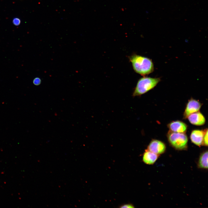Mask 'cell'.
<instances>
[{"instance_id":"12","label":"cell","mask_w":208,"mask_h":208,"mask_svg":"<svg viewBox=\"0 0 208 208\" xmlns=\"http://www.w3.org/2000/svg\"><path fill=\"white\" fill-rule=\"evenodd\" d=\"M41 79L38 77L35 78L33 80V83L36 86H38L40 85L41 83Z\"/></svg>"},{"instance_id":"5","label":"cell","mask_w":208,"mask_h":208,"mask_svg":"<svg viewBox=\"0 0 208 208\" xmlns=\"http://www.w3.org/2000/svg\"><path fill=\"white\" fill-rule=\"evenodd\" d=\"M166 148V146L163 142L156 139L152 140L147 147V150L158 155L164 153Z\"/></svg>"},{"instance_id":"11","label":"cell","mask_w":208,"mask_h":208,"mask_svg":"<svg viewBox=\"0 0 208 208\" xmlns=\"http://www.w3.org/2000/svg\"><path fill=\"white\" fill-rule=\"evenodd\" d=\"M208 129H207L205 130L202 144V145L206 146H207L208 145Z\"/></svg>"},{"instance_id":"1","label":"cell","mask_w":208,"mask_h":208,"mask_svg":"<svg viewBox=\"0 0 208 208\" xmlns=\"http://www.w3.org/2000/svg\"><path fill=\"white\" fill-rule=\"evenodd\" d=\"M129 58L137 73L145 76L153 71L154 64L150 59L135 54L129 56Z\"/></svg>"},{"instance_id":"8","label":"cell","mask_w":208,"mask_h":208,"mask_svg":"<svg viewBox=\"0 0 208 208\" xmlns=\"http://www.w3.org/2000/svg\"><path fill=\"white\" fill-rule=\"evenodd\" d=\"M204 133L205 130L195 129L192 131L190 135L191 142L198 146L202 145Z\"/></svg>"},{"instance_id":"3","label":"cell","mask_w":208,"mask_h":208,"mask_svg":"<svg viewBox=\"0 0 208 208\" xmlns=\"http://www.w3.org/2000/svg\"><path fill=\"white\" fill-rule=\"evenodd\" d=\"M168 141L174 148L178 150H183L187 147L188 138L185 133H177L169 131L167 134Z\"/></svg>"},{"instance_id":"4","label":"cell","mask_w":208,"mask_h":208,"mask_svg":"<svg viewBox=\"0 0 208 208\" xmlns=\"http://www.w3.org/2000/svg\"><path fill=\"white\" fill-rule=\"evenodd\" d=\"M201 106L202 104L199 101L191 98L186 105L183 113V118L185 119L191 114L198 111Z\"/></svg>"},{"instance_id":"7","label":"cell","mask_w":208,"mask_h":208,"mask_svg":"<svg viewBox=\"0 0 208 208\" xmlns=\"http://www.w3.org/2000/svg\"><path fill=\"white\" fill-rule=\"evenodd\" d=\"M187 118L191 124L196 126L203 125L206 121L204 115L199 111L191 114Z\"/></svg>"},{"instance_id":"9","label":"cell","mask_w":208,"mask_h":208,"mask_svg":"<svg viewBox=\"0 0 208 208\" xmlns=\"http://www.w3.org/2000/svg\"><path fill=\"white\" fill-rule=\"evenodd\" d=\"M158 157L159 155L147 149L143 154L142 160L144 162L147 164L152 165L157 161Z\"/></svg>"},{"instance_id":"6","label":"cell","mask_w":208,"mask_h":208,"mask_svg":"<svg viewBox=\"0 0 208 208\" xmlns=\"http://www.w3.org/2000/svg\"><path fill=\"white\" fill-rule=\"evenodd\" d=\"M168 127L170 131L180 133H185L187 128V125L185 123L179 120L170 122L168 125Z\"/></svg>"},{"instance_id":"10","label":"cell","mask_w":208,"mask_h":208,"mask_svg":"<svg viewBox=\"0 0 208 208\" xmlns=\"http://www.w3.org/2000/svg\"><path fill=\"white\" fill-rule=\"evenodd\" d=\"M198 167L200 168H208V151H205L200 155L198 162Z\"/></svg>"},{"instance_id":"2","label":"cell","mask_w":208,"mask_h":208,"mask_svg":"<svg viewBox=\"0 0 208 208\" xmlns=\"http://www.w3.org/2000/svg\"><path fill=\"white\" fill-rule=\"evenodd\" d=\"M159 78L144 77L138 80L133 93V96L142 95L153 89L160 81Z\"/></svg>"},{"instance_id":"14","label":"cell","mask_w":208,"mask_h":208,"mask_svg":"<svg viewBox=\"0 0 208 208\" xmlns=\"http://www.w3.org/2000/svg\"><path fill=\"white\" fill-rule=\"evenodd\" d=\"M134 207L133 205L131 204H124L121 205L120 207V208H134Z\"/></svg>"},{"instance_id":"13","label":"cell","mask_w":208,"mask_h":208,"mask_svg":"<svg viewBox=\"0 0 208 208\" xmlns=\"http://www.w3.org/2000/svg\"><path fill=\"white\" fill-rule=\"evenodd\" d=\"M12 23L14 25L18 26L20 24L21 20L18 18H14L12 20Z\"/></svg>"}]
</instances>
